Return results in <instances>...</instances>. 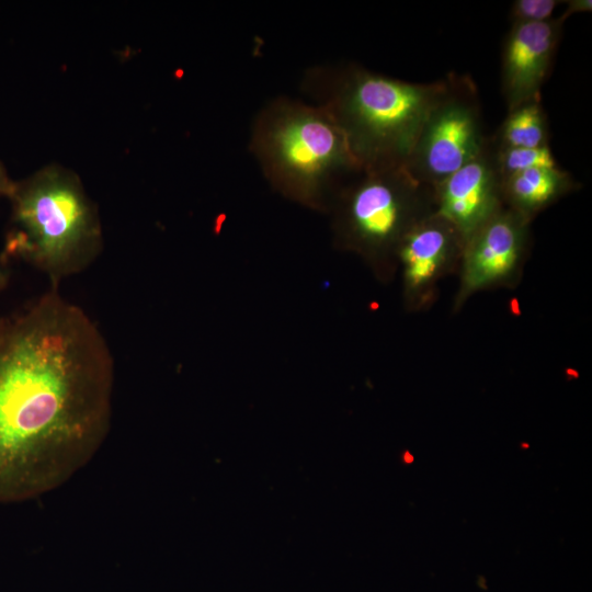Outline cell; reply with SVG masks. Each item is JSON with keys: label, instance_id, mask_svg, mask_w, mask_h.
I'll list each match as a JSON object with an SVG mask.
<instances>
[{"label": "cell", "instance_id": "cell-1", "mask_svg": "<svg viewBox=\"0 0 592 592\" xmlns=\"http://www.w3.org/2000/svg\"><path fill=\"white\" fill-rule=\"evenodd\" d=\"M113 385L104 335L57 287L0 317V503L37 498L93 457Z\"/></svg>", "mask_w": 592, "mask_h": 592}, {"label": "cell", "instance_id": "cell-2", "mask_svg": "<svg viewBox=\"0 0 592 592\" xmlns=\"http://www.w3.org/2000/svg\"><path fill=\"white\" fill-rule=\"evenodd\" d=\"M446 77L410 82L356 64L307 70L304 91L340 127L362 170L405 167Z\"/></svg>", "mask_w": 592, "mask_h": 592}, {"label": "cell", "instance_id": "cell-3", "mask_svg": "<svg viewBox=\"0 0 592 592\" xmlns=\"http://www.w3.org/2000/svg\"><path fill=\"white\" fill-rule=\"evenodd\" d=\"M249 147L269 182L317 207L361 169L345 136L320 106L278 96L257 114Z\"/></svg>", "mask_w": 592, "mask_h": 592}, {"label": "cell", "instance_id": "cell-4", "mask_svg": "<svg viewBox=\"0 0 592 592\" xmlns=\"http://www.w3.org/2000/svg\"><path fill=\"white\" fill-rule=\"evenodd\" d=\"M9 198L12 228L5 254L44 273L52 287L83 272L99 255L101 225L75 179L64 172L43 171L14 183Z\"/></svg>", "mask_w": 592, "mask_h": 592}, {"label": "cell", "instance_id": "cell-5", "mask_svg": "<svg viewBox=\"0 0 592 592\" xmlns=\"http://www.w3.org/2000/svg\"><path fill=\"white\" fill-rule=\"evenodd\" d=\"M333 201L340 244L362 255L384 277L397 270L405 237L435 213L433 187L417 181L405 167L360 170Z\"/></svg>", "mask_w": 592, "mask_h": 592}, {"label": "cell", "instance_id": "cell-6", "mask_svg": "<svg viewBox=\"0 0 592 592\" xmlns=\"http://www.w3.org/2000/svg\"><path fill=\"white\" fill-rule=\"evenodd\" d=\"M488 137L474 80L468 75L448 73L405 168L417 181L434 187L475 158Z\"/></svg>", "mask_w": 592, "mask_h": 592}, {"label": "cell", "instance_id": "cell-7", "mask_svg": "<svg viewBox=\"0 0 592 592\" xmlns=\"http://www.w3.org/2000/svg\"><path fill=\"white\" fill-rule=\"evenodd\" d=\"M530 247L531 221L505 206L477 229L465 241L453 314L479 292L515 287Z\"/></svg>", "mask_w": 592, "mask_h": 592}, {"label": "cell", "instance_id": "cell-8", "mask_svg": "<svg viewBox=\"0 0 592 592\" xmlns=\"http://www.w3.org/2000/svg\"><path fill=\"white\" fill-rule=\"evenodd\" d=\"M464 246L459 231L436 213L409 231L397 254L408 311L423 312L432 307L441 281L458 272Z\"/></svg>", "mask_w": 592, "mask_h": 592}, {"label": "cell", "instance_id": "cell-9", "mask_svg": "<svg viewBox=\"0 0 592 592\" xmlns=\"http://www.w3.org/2000/svg\"><path fill=\"white\" fill-rule=\"evenodd\" d=\"M566 20L561 14L539 23H511L501 55V91L508 111L540 100L553 69Z\"/></svg>", "mask_w": 592, "mask_h": 592}, {"label": "cell", "instance_id": "cell-10", "mask_svg": "<svg viewBox=\"0 0 592 592\" xmlns=\"http://www.w3.org/2000/svg\"><path fill=\"white\" fill-rule=\"evenodd\" d=\"M435 213L447 219L464 240L503 207L502 179L488 137L483 149L433 187Z\"/></svg>", "mask_w": 592, "mask_h": 592}, {"label": "cell", "instance_id": "cell-11", "mask_svg": "<svg viewBox=\"0 0 592 592\" xmlns=\"http://www.w3.org/2000/svg\"><path fill=\"white\" fill-rule=\"evenodd\" d=\"M572 175L556 168H535L502 179L504 206L528 221L579 189Z\"/></svg>", "mask_w": 592, "mask_h": 592}, {"label": "cell", "instance_id": "cell-12", "mask_svg": "<svg viewBox=\"0 0 592 592\" xmlns=\"http://www.w3.org/2000/svg\"><path fill=\"white\" fill-rule=\"evenodd\" d=\"M549 124L540 100L522 103L508 111L490 140L496 148H539L549 146Z\"/></svg>", "mask_w": 592, "mask_h": 592}, {"label": "cell", "instance_id": "cell-13", "mask_svg": "<svg viewBox=\"0 0 592 592\" xmlns=\"http://www.w3.org/2000/svg\"><path fill=\"white\" fill-rule=\"evenodd\" d=\"M493 149L501 179L535 168L560 167L549 146L539 148H496L493 146Z\"/></svg>", "mask_w": 592, "mask_h": 592}, {"label": "cell", "instance_id": "cell-14", "mask_svg": "<svg viewBox=\"0 0 592 592\" xmlns=\"http://www.w3.org/2000/svg\"><path fill=\"white\" fill-rule=\"evenodd\" d=\"M560 0H516L510 9L511 23H539L553 20Z\"/></svg>", "mask_w": 592, "mask_h": 592}, {"label": "cell", "instance_id": "cell-15", "mask_svg": "<svg viewBox=\"0 0 592 592\" xmlns=\"http://www.w3.org/2000/svg\"><path fill=\"white\" fill-rule=\"evenodd\" d=\"M566 8L561 16L567 20L570 15L581 12H591L592 1L591 0H569L565 1Z\"/></svg>", "mask_w": 592, "mask_h": 592}, {"label": "cell", "instance_id": "cell-16", "mask_svg": "<svg viewBox=\"0 0 592 592\" xmlns=\"http://www.w3.org/2000/svg\"><path fill=\"white\" fill-rule=\"evenodd\" d=\"M13 185H14V182H12L8 178L5 171L3 170V168L0 164V196L9 197Z\"/></svg>", "mask_w": 592, "mask_h": 592}, {"label": "cell", "instance_id": "cell-17", "mask_svg": "<svg viewBox=\"0 0 592 592\" xmlns=\"http://www.w3.org/2000/svg\"><path fill=\"white\" fill-rule=\"evenodd\" d=\"M9 274L3 265L0 264V292L7 286Z\"/></svg>", "mask_w": 592, "mask_h": 592}]
</instances>
